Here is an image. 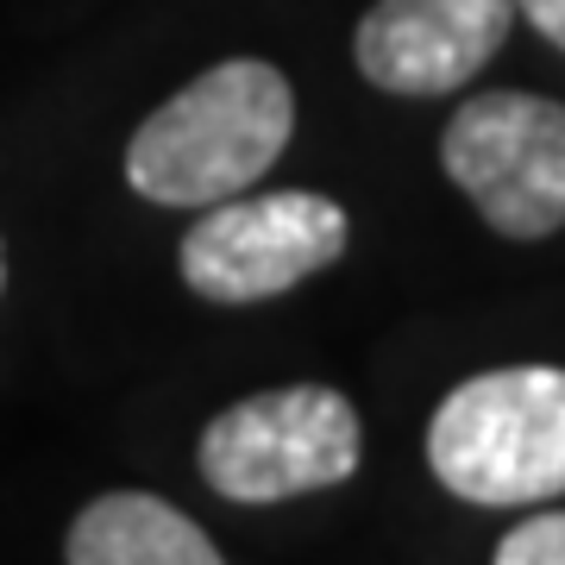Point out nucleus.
I'll list each match as a JSON object with an SVG mask.
<instances>
[{"instance_id": "nucleus-1", "label": "nucleus", "mask_w": 565, "mask_h": 565, "mask_svg": "<svg viewBox=\"0 0 565 565\" xmlns=\"http://www.w3.org/2000/svg\"><path fill=\"white\" fill-rule=\"evenodd\" d=\"M296 132V88L277 63L226 57L177 88L126 145V182L158 207L245 195Z\"/></svg>"}, {"instance_id": "nucleus-2", "label": "nucleus", "mask_w": 565, "mask_h": 565, "mask_svg": "<svg viewBox=\"0 0 565 565\" xmlns=\"http://www.w3.org/2000/svg\"><path fill=\"white\" fill-rule=\"evenodd\" d=\"M427 465L478 509L565 497V371L509 364L465 377L427 422Z\"/></svg>"}, {"instance_id": "nucleus-3", "label": "nucleus", "mask_w": 565, "mask_h": 565, "mask_svg": "<svg viewBox=\"0 0 565 565\" xmlns=\"http://www.w3.org/2000/svg\"><path fill=\"white\" fill-rule=\"evenodd\" d=\"M202 478L226 503H289L345 484L364 459L359 408L327 384L258 390L202 427Z\"/></svg>"}, {"instance_id": "nucleus-4", "label": "nucleus", "mask_w": 565, "mask_h": 565, "mask_svg": "<svg viewBox=\"0 0 565 565\" xmlns=\"http://www.w3.org/2000/svg\"><path fill=\"white\" fill-rule=\"evenodd\" d=\"M446 177L503 239H546L565 226V107L522 88H490L446 120Z\"/></svg>"}, {"instance_id": "nucleus-5", "label": "nucleus", "mask_w": 565, "mask_h": 565, "mask_svg": "<svg viewBox=\"0 0 565 565\" xmlns=\"http://www.w3.org/2000/svg\"><path fill=\"white\" fill-rule=\"evenodd\" d=\"M352 221L340 202L315 189H270V195H226L189 226L182 239V282L202 302H270L308 282L345 252Z\"/></svg>"}, {"instance_id": "nucleus-6", "label": "nucleus", "mask_w": 565, "mask_h": 565, "mask_svg": "<svg viewBox=\"0 0 565 565\" xmlns=\"http://www.w3.org/2000/svg\"><path fill=\"white\" fill-rule=\"evenodd\" d=\"M515 0H377L359 20L352 57L384 95H452L503 51Z\"/></svg>"}, {"instance_id": "nucleus-7", "label": "nucleus", "mask_w": 565, "mask_h": 565, "mask_svg": "<svg viewBox=\"0 0 565 565\" xmlns=\"http://www.w3.org/2000/svg\"><path fill=\"white\" fill-rule=\"evenodd\" d=\"M70 565H226L202 527L151 490H107L70 522Z\"/></svg>"}, {"instance_id": "nucleus-8", "label": "nucleus", "mask_w": 565, "mask_h": 565, "mask_svg": "<svg viewBox=\"0 0 565 565\" xmlns=\"http://www.w3.org/2000/svg\"><path fill=\"white\" fill-rule=\"evenodd\" d=\"M497 565H565V509L527 515L522 527H509L503 546H497Z\"/></svg>"}, {"instance_id": "nucleus-9", "label": "nucleus", "mask_w": 565, "mask_h": 565, "mask_svg": "<svg viewBox=\"0 0 565 565\" xmlns=\"http://www.w3.org/2000/svg\"><path fill=\"white\" fill-rule=\"evenodd\" d=\"M515 7L527 13V25H534L546 44H559L565 51V0H515Z\"/></svg>"}, {"instance_id": "nucleus-10", "label": "nucleus", "mask_w": 565, "mask_h": 565, "mask_svg": "<svg viewBox=\"0 0 565 565\" xmlns=\"http://www.w3.org/2000/svg\"><path fill=\"white\" fill-rule=\"evenodd\" d=\"M0 289H7V245H0Z\"/></svg>"}]
</instances>
